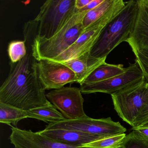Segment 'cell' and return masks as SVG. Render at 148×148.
Here are the masks:
<instances>
[{"label": "cell", "instance_id": "obj_1", "mask_svg": "<svg viewBox=\"0 0 148 148\" xmlns=\"http://www.w3.org/2000/svg\"><path fill=\"white\" fill-rule=\"evenodd\" d=\"M9 74L0 87V103L23 110L50 103L40 82L38 60L31 50L20 61L9 62Z\"/></svg>", "mask_w": 148, "mask_h": 148}, {"label": "cell", "instance_id": "obj_2", "mask_svg": "<svg viewBox=\"0 0 148 148\" xmlns=\"http://www.w3.org/2000/svg\"><path fill=\"white\" fill-rule=\"evenodd\" d=\"M87 12L76 8L75 12L51 38L46 39L37 37L32 46L33 57L38 61H52L67 50L84 30L83 20Z\"/></svg>", "mask_w": 148, "mask_h": 148}, {"label": "cell", "instance_id": "obj_3", "mask_svg": "<svg viewBox=\"0 0 148 148\" xmlns=\"http://www.w3.org/2000/svg\"><path fill=\"white\" fill-rule=\"evenodd\" d=\"M137 1L126 2L122 11L104 28L91 50V55L97 58H106L108 54L130 37L137 14Z\"/></svg>", "mask_w": 148, "mask_h": 148}, {"label": "cell", "instance_id": "obj_4", "mask_svg": "<svg viewBox=\"0 0 148 148\" xmlns=\"http://www.w3.org/2000/svg\"><path fill=\"white\" fill-rule=\"evenodd\" d=\"M126 3L123 0H115L103 16L85 28L70 47L52 61L63 64L90 52L104 28L122 11Z\"/></svg>", "mask_w": 148, "mask_h": 148}, {"label": "cell", "instance_id": "obj_5", "mask_svg": "<svg viewBox=\"0 0 148 148\" xmlns=\"http://www.w3.org/2000/svg\"><path fill=\"white\" fill-rule=\"evenodd\" d=\"M111 96L118 115L132 128L148 99V83L144 80Z\"/></svg>", "mask_w": 148, "mask_h": 148}, {"label": "cell", "instance_id": "obj_6", "mask_svg": "<svg viewBox=\"0 0 148 148\" xmlns=\"http://www.w3.org/2000/svg\"><path fill=\"white\" fill-rule=\"evenodd\" d=\"M76 0H48L40 7L35 19L38 23L37 37L48 39L61 28L76 10Z\"/></svg>", "mask_w": 148, "mask_h": 148}, {"label": "cell", "instance_id": "obj_7", "mask_svg": "<svg viewBox=\"0 0 148 148\" xmlns=\"http://www.w3.org/2000/svg\"><path fill=\"white\" fill-rule=\"evenodd\" d=\"M45 129L73 130L104 137L124 134L126 131V128L119 122L113 121L110 117L96 119L88 117L76 120L65 119L48 124Z\"/></svg>", "mask_w": 148, "mask_h": 148}, {"label": "cell", "instance_id": "obj_8", "mask_svg": "<svg viewBox=\"0 0 148 148\" xmlns=\"http://www.w3.org/2000/svg\"><path fill=\"white\" fill-rule=\"evenodd\" d=\"M80 88L63 87L53 90L46 94L48 101L68 120L86 118L84 110V99Z\"/></svg>", "mask_w": 148, "mask_h": 148}, {"label": "cell", "instance_id": "obj_9", "mask_svg": "<svg viewBox=\"0 0 148 148\" xmlns=\"http://www.w3.org/2000/svg\"><path fill=\"white\" fill-rule=\"evenodd\" d=\"M144 80L143 71L135 61L134 64H130L126 71L119 75L102 82L80 86L79 88L84 94L102 92L111 95Z\"/></svg>", "mask_w": 148, "mask_h": 148}, {"label": "cell", "instance_id": "obj_10", "mask_svg": "<svg viewBox=\"0 0 148 148\" xmlns=\"http://www.w3.org/2000/svg\"><path fill=\"white\" fill-rule=\"evenodd\" d=\"M39 77L45 90H55L77 82L75 73L63 64L47 60L38 61Z\"/></svg>", "mask_w": 148, "mask_h": 148}, {"label": "cell", "instance_id": "obj_11", "mask_svg": "<svg viewBox=\"0 0 148 148\" xmlns=\"http://www.w3.org/2000/svg\"><path fill=\"white\" fill-rule=\"evenodd\" d=\"M10 136L14 148H77L79 146L66 145L56 142L39 132L24 130L12 125Z\"/></svg>", "mask_w": 148, "mask_h": 148}, {"label": "cell", "instance_id": "obj_12", "mask_svg": "<svg viewBox=\"0 0 148 148\" xmlns=\"http://www.w3.org/2000/svg\"><path fill=\"white\" fill-rule=\"evenodd\" d=\"M138 8L135 25L127 43L132 51H148V0L137 1Z\"/></svg>", "mask_w": 148, "mask_h": 148}, {"label": "cell", "instance_id": "obj_13", "mask_svg": "<svg viewBox=\"0 0 148 148\" xmlns=\"http://www.w3.org/2000/svg\"><path fill=\"white\" fill-rule=\"evenodd\" d=\"M39 132L58 143L73 146H82L93 141L106 138L77 131L64 129H45Z\"/></svg>", "mask_w": 148, "mask_h": 148}, {"label": "cell", "instance_id": "obj_14", "mask_svg": "<svg viewBox=\"0 0 148 148\" xmlns=\"http://www.w3.org/2000/svg\"><path fill=\"white\" fill-rule=\"evenodd\" d=\"M106 58H95L91 55L90 52L63 64L75 73L77 83L81 85L95 69L106 62Z\"/></svg>", "mask_w": 148, "mask_h": 148}, {"label": "cell", "instance_id": "obj_15", "mask_svg": "<svg viewBox=\"0 0 148 148\" xmlns=\"http://www.w3.org/2000/svg\"><path fill=\"white\" fill-rule=\"evenodd\" d=\"M126 71L122 64H111L105 62L95 69L84 80L82 85L91 84L110 79Z\"/></svg>", "mask_w": 148, "mask_h": 148}, {"label": "cell", "instance_id": "obj_16", "mask_svg": "<svg viewBox=\"0 0 148 148\" xmlns=\"http://www.w3.org/2000/svg\"><path fill=\"white\" fill-rule=\"evenodd\" d=\"M27 113L29 118L35 119L48 124L66 119L61 112L51 103L27 111Z\"/></svg>", "mask_w": 148, "mask_h": 148}, {"label": "cell", "instance_id": "obj_17", "mask_svg": "<svg viewBox=\"0 0 148 148\" xmlns=\"http://www.w3.org/2000/svg\"><path fill=\"white\" fill-rule=\"evenodd\" d=\"M28 118L27 111L0 103V122L16 126L19 122Z\"/></svg>", "mask_w": 148, "mask_h": 148}, {"label": "cell", "instance_id": "obj_18", "mask_svg": "<svg viewBox=\"0 0 148 148\" xmlns=\"http://www.w3.org/2000/svg\"><path fill=\"white\" fill-rule=\"evenodd\" d=\"M126 135L124 134L98 139L80 146L83 148H119L122 147Z\"/></svg>", "mask_w": 148, "mask_h": 148}, {"label": "cell", "instance_id": "obj_19", "mask_svg": "<svg viewBox=\"0 0 148 148\" xmlns=\"http://www.w3.org/2000/svg\"><path fill=\"white\" fill-rule=\"evenodd\" d=\"M114 1L103 0L97 7L88 11L83 20V25L85 29L103 16L111 7Z\"/></svg>", "mask_w": 148, "mask_h": 148}, {"label": "cell", "instance_id": "obj_20", "mask_svg": "<svg viewBox=\"0 0 148 148\" xmlns=\"http://www.w3.org/2000/svg\"><path fill=\"white\" fill-rule=\"evenodd\" d=\"M8 56L11 62L15 63L20 61L27 54V50L24 41L14 40L8 45Z\"/></svg>", "mask_w": 148, "mask_h": 148}, {"label": "cell", "instance_id": "obj_21", "mask_svg": "<svg viewBox=\"0 0 148 148\" xmlns=\"http://www.w3.org/2000/svg\"><path fill=\"white\" fill-rule=\"evenodd\" d=\"M24 42L27 49H31L34 39L38 34V23L34 19L29 21L25 24L24 28Z\"/></svg>", "mask_w": 148, "mask_h": 148}, {"label": "cell", "instance_id": "obj_22", "mask_svg": "<svg viewBox=\"0 0 148 148\" xmlns=\"http://www.w3.org/2000/svg\"><path fill=\"white\" fill-rule=\"evenodd\" d=\"M133 52L136 56L135 61L138 63L143 71L144 79L148 83V51L136 50Z\"/></svg>", "mask_w": 148, "mask_h": 148}, {"label": "cell", "instance_id": "obj_23", "mask_svg": "<svg viewBox=\"0 0 148 148\" xmlns=\"http://www.w3.org/2000/svg\"><path fill=\"white\" fill-rule=\"evenodd\" d=\"M122 148H148V143L136 136L132 131L126 135Z\"/></svg>", "mask_w": 148, "mask_h": 148}, {"label": "cell", "instance_id": "obj_24", "mask_svg": "<svg viewBox=\"0 0 148 148\" xmlns=\"http://www.w3.org/2000/svg\"><path fill=\"white\" fill-rule=\"evenodd\" d=\"M148 121V98L143 110L137 118L135 122V125L132 129L140 127L144 123Z\"/></svg>", "mask_w": 148, "mask_h": 148}, {"label": "cell", "instance_id": "obj_25", "mask_svg": "<svg viewBox=\"0 0 148 148\" xmlns=\"http://www.w3.org/2000/svg\"><path fill=\"white\" fill-rule=\"evenodd\" d=\"M132 132L136 136L148 143V128L138 127L132 129Z\"/></svg>", "mask_w": 148, "mask_h": 148}, {"label": "cell", "instance_id": "obj_26", "mask_svg": "<svg viewBox=\"0 0 148 148\" xmlns=\"http://www.w3.org/2000/svg\"><path fill=\"white\" fill-rule=\"evenodd\" d=\"M103 0H92L83 9L80 10L81 11H88L92 10L95 8L97 7L99 4H101Z\"/></svg>", "mask_w": 148, "mask_h": 148}, {"label": "cell", "instance_id": "obj_27", "mask_svg": "<svg viewBox=\"0 0 148 148\" xmlns=\"http://www.w3.org/2000/svg\"><path fill=\"white\" fill-rule=\"evenodd\" d=\"M92 0H76L75 8L77 10L81 9L85 7Z\"/></svg>", "mask_w": 148, "mask_h": 148}, {"label": "cell", "instance_id": "obj_28", "mask_svg": "<svg viewBox=\"0 0 148 148\" xmlns=\"http://www.w3.org/2000/svg\"><path fill=\"white\" fill-rule=\"evenodd\" d=\"M142 126H143V127H147V128H148V121L145 123H144L143 124Z\"/></svg>", "mask_w": 148, "mask_h": 148}, {"label": "cell", "instance_id": "obj_29", "mask_svg": "<svg viewBox=\"0 0 148 148\" xmlns=\"http://www.w3.org/2000/svg\"><path fill=\"white\" fill-rule=\"evenodd\" d=\"M82 148V147H80V146H79V147L78 148Z\"/></svg>", "mask_w": 148, "mask_h": 148}, {"label": "cell", "instance_id": "obj_30", "mask_svg": "<svg viewBox=\"0 0 148 148\" xmlns=\"http://www.w3.org/2000/svg\"><path fill=\"white\" fill-rule=\"evenodd\" d=\"M122 148V147H121V148Z\"/></svg>", "mask_w": 148, "mask_h": 148}]
</instances>
